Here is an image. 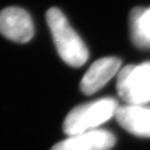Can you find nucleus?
I'll return each instance as SVG.
<instances>
[{
  "instance_id": "nucleus-8",
  "label": "nucleus",
  "mask_w": 150,
  "mask_h": 150,
  "mask_svg": "<svg viewBox=\"0 0 150 150\" xmlns=\"http://www.w3.org/2000/svg\"><path fill=\"white\" fill-rule=\"evenodd\" d=\"M130 30L134 43L140 48L150 47V7H136L130 14Z\"/></svg>"
},
{
  "instance_id": "nucleus-4",
  "label": "nucleus",
  "mask_w": 150,
  "mask_h": 150,
  "mask_svg": "<svg viewBox=\"0 0 150 150\" xmlns=\"http://www.w3.org/2000/svg\"><path fill=\"white\" fill-rule=\"evenodd\" d=\"M33 23L25 9L11 6L0 12V33L17 43H26L33 35Z\"/></svg>"
},
{
  "instance_id": "nucleus-1",
  "label": "nucleus",
  "mask_w": 150,
  "mask_h": 150,
  "mask_svg": "<svg viewBox=\"0 0 150 150\" xmlns=\"http://www.w3.org/2000/svg\"><path fill=\"white\" fill-rule=\"evenodd\" d=\"M46 20L62 59L71 67H81L89 59V51L65 15L59 8L52 7L47 11Z\"/></svg>"
},
{
  "instance_id": "nucleus-7",
  "label": "nucleus",
  "mask_w": 150,
  "mask_h": 150,
  "mask_svg": "<svg viewBox=\"0 0 150 150\" xmlns=\"http://www.w3.org/2000/svg\"><path fill=\"white\" fill-rule=\"evenodd\" d=\"M116 118L130 134L150 138V108L132 104L120 106L116 112Z\"/></svg>"
},
{
  "instance_id": "nucleus-3",
  "label": "nucleus",
  "mask_w": 150,
  "mask_h": 150,
  "mask_svg": "<svg viewBox=\"0 0 150 150\" xmlns=\"http://www.w3.org/2000/svg\"><path fill=\"white\" fill-rule=\"evenodd\" d=\"M119 96L132 105L150 101V62L128 65L120 71L117 80Z\"/></svg>"
},
{
  "instance_id": "nucleus-6",
  "label": "nucleus",
  "mask_w": 150,
  "mask_h": 150,
  "mask_svg": "<svg viewBox=\"0 0 150 150\" xmlns=\"http://www.w3.org/2000/svg\"><path fill=\"white\" fill-rule=\"evenodd\" d=\"M121 61L118 57H103L90 67L80 82V90L84 95H92L118 72Z\"/></svg>"
},
{
  "instance_id": "nucleus-2",
  "label": "nucleus",
  "mask_w": 150,
  "mask_h": 150,
  "mask_svg": "<svg viewBox=\"0 0 150 150\" xmlns=\"http://www.w3.org/2000/svg\"><path fill=\"white\" fill-rule=\"evenodd\" d=\"M118 110V102L112 98H102L81 104L69 112L63 124L67 134L75 136L94 130L95 127L110 120Z\"/></svg>"
},
{
  "instance_id": "nucleus-5",
  "label": "nucleus",
  "mask_w": 150,
  "mask_h": 150,
  "mask_svg": "<svg viewBox=\"0 0 150 150\" xmlns=\"http://www.w3.org/2000/svg\"><path fill=\"white\" fill-rule=\"evenodd\" d=\"M116 139L108 130H90L64 140L51 148V150H110Z\"/></svg>"
}]
</instances>
